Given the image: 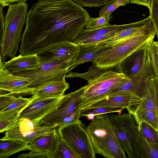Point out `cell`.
<instances>
[{
  "mask_svg": "<svg viewBox=\"0 0 158 158\" xmlns=\"http://www.w3.org/2000/svg\"><path fill=\"white\" fill-rule=\"evenodd\" d=\"M131 0H114L102 7L99 11V16L106 15H111L117 8L121 6H123L130 2Z\"/></svg>",
  "mask_w": 158,
  "mask_h": 158,
  "instance_id": "obj_34",
  "label": "cell"
},
{
  "mask_svg": "<svg viewBox=\"0 0 158 158\" xmlns=\"http://www.w3.org/2000/svg\"><path fill=\"white\" fill-rule=\"evenodd\" d=\"M96 153L107 158H126L108 114L96 116L87 126Z\"/></svg>",
  "mask_w": 158,
  "mask_h": 158,
  "instance_id": "obj_3",
  "label": "cell"
},
{
  "mask_svg": "<svg viewBox=\"0 0 158 158\" xmlns=\"http://www.w3.org/2000/svg\"><path fill=\"white\" fill-rule=\"evenodd\" d=\"M147 139L154 144L158 145V131L148 123L141 122L139 125Z\"/></svg>",
  "mask_w": 158,
  "mask_h": 158,
  "instance_id": "obj_33",
  "label": "cell"
},
{
  "mask_svg": "<svg viewBox=\"0 0 158 158\" xmlns=\"http://www.w3.org/2000/svg\"><path fill=\"white\" fill-rule=\"evenodd\" d=\"M130 78L125 74L110 70H104L97 75L87 79L82 96V110L91 104L106 98L123 82Z\"/></svg>",
  "mask_w": 158,
  "mask_h": 158,
  "instance_id": "obj_5",
  "label": "cell"
},
{
  "mask_svg": "<svg viewBox=\"0 0 158 158\" xmlns=\"http://www.w3.org/2000/svg\"><path fill=\"white\" fill-rule=\"evenodd\" d=\"M69 88V84L65 80L55 81L38 89L33 95L40 98L61 97Z\"/></svg>",
  "mask_w": 158,
  "mask_h": 158,
  "instance_id": "obj_22",
  "label": "cell"
},
{
  "mask_svg": "<svg viewBox=\"0 0 158 158\" xmlns=\"http://www.w3.org/2000/svg\"><path fill=\"white\" fill-rule=\"evenodd\" d=\"M18 158H49V156L45 154H44L37 152L30 151L28 153H24L20 154L18 157Z\"/></svg>",
  "mask_w": 158,
  "mask_h": 158,
  "instance_id": "obj_40",
  "label": "cell"
},
{
  "mask_svg": "<svg viewBox=\"0 0 158 158\" xmlns=\"http://www.w3.org/2000/svg\"><path fill=\"white\" fill-rule=\"evenodd\" d=\"M60 138L68 143L81 158H96V153L87 127L79 119L56 127Z\"/></svg>",
  "mask_w": 158,
  "mask_h": 158,
  "instance_id": "obj_8",
  "label": "cell"
},
{
  "mask_svg": "<svg viewBox=\"0 0 158 158\" xmlns=\"http://www.w3.org/2000/svg\"><path fill=\"white\" fill-rule=\"evenodd\" d=\"M119 31H112L103 35H96L89 38L81 41L77 44H98L111 38Z\"/></svg>",
  "mask_w": 158,
  "mask_h": 158,
  "instance_id": "obj_35",
  "label": "cell"
},
{
  "mask_svg": "<svg viewBox=\"0 0 158 158\" xmlns=\"http://www.w3.org/2000/svg\"><path fill=\"white\" fill-rule=\"evenodd\" d=\"M38 0L40 1L44 0Z\"/></svg>",
  "mask_w": 158,
  "mask_h": 158,
  "instance_id": "obj_44",
  "label": "cell"
},
{
  "mask_svg": "<svg viewBox=\"0 0 158 158\" xmlns=\"http://www.w3.org/2000/svg\"><path fill=\"white\" fill-rule=\"evenodd\" d=\"M111 18V15H106L96 18L90 17L85 27L86 29H94L110 26L111 25L109 23Z\"/></svg>",
  "mask_w": 158,
  "mask_h": 158,
  "instance_id": "obj_32",
  "label": "cell"
},
{
  "mask_svg": "<svg viewBox=\"0 0 158 158\" xmlns=\"http://www.w3.org/2000/svg\"><path fill=\"white\" fill-rule=\"evenodd\" d=\"M142 101V99L134 93L121 91L110 94L85 109L100 107H123L126 109L128 113L132 114Z\"/></svg>",
  "mask_w": 158,
  "mask_h": 158,
  "instance_id": "obj_14",
  "label": "cell"
},
{
  "mask_svg": "<svg viewBox=\"0 0 158 158\" xmlns=\"http://www.w3.org/2000/svg\"><path fill=\"white\" fill-rule=\"evenodd\" d=\"M148 45L143 47L124 59L115 68L117 71L129 78L135 75L147 59Z\"/></svg>",
  "mask_w": 158,
  "mask_h": 158,
  "instance_id": "obj_17",
  "label": "cell"
},
{
  "mask_svg": "<svg viewBox=\"0 0 158 158\" xmlns=\"http://www.w3.org/2000/svg\"><path fill=\"white\" fill-rule=\"evenodd\" d=\"M150 15L153 24L158 42V0H151Z\"/></svg>",
  "mask_w": 158,
  "mask_h": 158,
  "instance_id": "obj_36",
  "label": "cell"
},
{
  "mask_svg": "<svg viewBox=\"0 0 158 158\" xmlns=\"http://www.w3.org/2000/svg\"><path fill=\"white\" fill-rule=\"evenodd\" d=\"M59 135L56 128L51 132L41 136L28 144L29 150L40 152L52 158L58 143Z\"/></svg>",
  "mask_w": 158,
  "mask_h": 158,
  "instance_id": "obj_19",
  "label": "cell"
},
{
  "mask_svg": "<svg viewBox=\"0 0 158 158\" xmlns=\"http://www.w3.org/2000/svg\"><path fill=\"white\" fill-rule=\"evenodd\" d=\"M156 109L158 122V83L157 85L156 92Z\"/></svg>",
  "mask_w": 158,
  "mask_h": 158,
  "instance_id": "obj_43",
  "label": "cell"
},
{
  "mask_svg": "<svg viewBox=\"0 0 158 158\" xmlns=\"http://www.w3.org/2000/svg\"><path fill=\"white\" fill-rule=\"evenodd\" d=\"M28 78L15 75L0 67V96L20 94H32Z\"/></svg>",
  "mask_w": 158,
  "mask_h": 158,
  "instance_id": "obj_11",
  "label": "cell"
},
{
  "mask_svg": "<svg viewBox=\"0 0 158 158\" xmlns=\"http://www.w3.org/2000/svg\"><path fill=\"white\" fill-rule=\"evenodd\" d=\"M81 6L99 7L114 0H72Z\"/></svg>",
  "mask_w": 158,
  "mask_h": 158,
  "instance_id": "obj_37",
  "label": "cell"
},
{
  "mask_svg": "<svg viewBox=\"0 0 158 158\" xmlns=\"http://www.w3.org/2000/svg\"><path fill=\"white\" fill-rule=\"evenodd\" d=\"M147 54L154 74L158 80V42L153 40L147 47Z\"/></svg>",
  "mask_w": 158,
  "mask_h": 158,
  "instance_id": "obj_30",
  "label": "cell"
},
{
  "mask_svg": "<svg viewBox=\"0 0 158 158\" xmlns=\"http://www.w3.org/2000/svg\"><path fill=\"white\" fill-rule=\"evenodd\" d=\"M17 98L15 96L13 95L0 96V112L11 104Z\"/></svg>",
  "mask_w": 158,
  "mask_h": 158,
  "instance_id": "obj_39",
  "label": "cell"
},
{
  "mask_svg": "<svg viewBox=\"0 0 158 158\" xmlns=\"http://www.w3.org/2000/svg\"><path fill=\"white\" fill-rule=\"evenodd\" d=\"M139 129V150L141 158H158V145L148 141Z\"/></svg>",
  "mask_w": 158,
  "mask_h": 158,
  "instance_id": "obj_25",
  "label": "cell"
},
{
  "mask_svg": "<svg viewBox=\"0 0 158 158\" xmlns=\"http://www.w3.org/2000/svg\"><path fill=\"white\" fill-rule=\"evenodd\" d=\"M32 99V96L29 98H25L19 95L11 104L0 113L13 112L20 113L29 104Z\"/></svg>",
  "mask_w": 158,
  "mask_h": 158,
  "instance_id": "obj_31",
  "label": "cell"
},
{
  "mask_svg": "<svg viewBox=\"0 0 158 158\" xmlns=\"http://www.w3.org/2000/svg\"><path fill=\"white\" fill-rule=\"evenodd\" d=\"M77 51L70 62L67 73L77 66L87 61L93 62L97 58L107 52L113 47L104 44H79Z\"/></svg>",
  "mask_w": 158,
  "mask_h": 158,
  "instance_id": "obj_16",
  "label": "cell"
},
{
  "mask_svg": "<svg viewBox=\"0 0 158 158\" xmlns=\"http://www.w3.org/2000/svg\"><path fill=\"white\" fill-rule=\"evenodd\" d=\"M130 24L119 25H110L94 29H84L78 36L74 43L78 44L81 41L96 35H102L109 32L123 29L129 26Z\"/></svg>",
  "mask_w": 158,
  "mask_h": 158,
  "instance_id": "obj_24",
  "label": "cell"
},
{
  "mask_svg": "<svg viewBox=\"0 0 158 158\" xmlns=\"http://www.w3.org/2000/svg\"><path fill=\"white\" fill-rule=\"evenodd\" d=\"M156 35L151 19L131 36L96 58L93 64L100 69L115 68L127 56L148 45L153 40Z\"/></svg>",
  "mask_w": 158,
  "mask_h": 158,
  "instance_id": "obj_2",
  "label": "cell"
},
{
  "mask_svg": "<svg viewBox=\"0 0 158 158\" xmlns=\"http://www.w3.org/2000/svg\"><path fill=\"white\" fill-rule=\"evenodd\" d=\"M135 121L139 125L141 122H145L158 131V122L156 112L147 111L133 115Z\"/></svg>",
  "mask_w": 158,
  "mask_h": 158,
  "instance_id": "obj_27",
  "label": "cell"
},
{
  "mask_svg": "<svg viewBox=\"0 0 158 158\" xmlns=\"http://www.w3.org/2000/svg\"><path fill=\"white\" fill-rule=\"evenodd\" d=\"M150 19V17L149 16L142 20L130 23L128 27L118 31L114 36L99 44H103L108 46L114 47L135 34Z\"/></svg>",
  "mask_w": 158,
  "mask_h": 158,
  "instance_id": "obj_21",
  "label": "cell"
},
{
  "mask_svg": "<svg viewBox=\"0 0 158 158\" xmlns=\"http://www.w3.org/2000/svg\"><path fill=\"white\" fill-rule=\"evenodd\" d=\"M52 158H81V157L59 136L58 145L52 155Z\"/></svg>",
  "mask_w": 158,
  "mask_h": 158,
  "instance_id": "obj_26",
  "label": "cell"
},
{
  "mask_svg": "<svg viewBox=\"0 0 158 158\" xmlns=\"http://www.w3.org/2000/svg\"><path fill=\"white\" fill-rule=\"evenodd\" d=\"M27 10V4L24 2L12 3L8 8L5 16V28L0 33V57L3 62L15 56Z\"/></svg>",
  "mask_w": 158,
  "mask_h": 158,
  "instance_id": "obj_4",
  "label": "cell"
},
{
  "mask_svg": "<svg viewBox=\"0 0 158 158\" xmlns=\"http://www.w3.org/2000/svg\"><path fill=\"white\" fill-rule=\"evenodd\" d=\"M27 0H0V6L2 8L6 6H9L13 3L20 2H26Z\"/></svg>",
  "mask_w": 158,
  "mask_h": 158,
  "instance_id": "obj_42",
  "label": "cell"
},
{
  "mask_svg": "<svg viewBox=\"0 0 158 158\" xmlns=\"http://www.w3.org/2000/svg\"><path fill=\"white\" fill-rule=\"evenodd\" d=\"M85 87V85L74 91L64 94L57 107L43 117L38 123L37 126L58 124L65 117L79 109L82 110V96Z\"/></svg>",
  "mask_w": 158,
  "mask_h": 158,
  "instance_id": "obj_9",
  "label": "cell"
},
{
  "mask_svg": "<svg viewBox=\"0 0 158 158\" xmlns=\"http://www.w3.org/2000/svg\"><path fill=\"white\" fill-rule=\"evenodd\" d=\"M89 17L86 10L72 0L36 2L28 12L20 54H38L60 43H75Z\"/></svg>",
  "mask_w": 158,
  "mask_h": 158,
  "instance_id": "obj_1",
  "label": "cell"
},
{
  "mask_svg": "<svg viewBox=\"0 0 158 158\" xmlns=\"http://www.w3.org/2000/svg\"><path fill=\"white\" fill-rule=\"evenodd\" d=\"M49 127L45 125L36 127L32 121L26 118H19L6 132L0 140H18L29 144L39 137L48 133Z\"/></svg>",
  "mask_w": 158,
  "mask_h": 158,
  "instance_id": "obj_10",
  "label": "cell"
},
{
  "mask_svg": "<svg viewBox=\"0 0 158 158\" xmlns=\"http://www.w3.org/2000/svg\"><path fill=\"white\" fill-rule=\"evenodd\" d=\"M28 144L18 140H0V158H7L23 150H29Z\"/></svg>",
  "mask_w": 158,
  "mask_h": 158,
  "instance_id": "obj_23",
  "label": "cell"
},
{
  "mask_svg": "<svg viewBox=\"0 0 158 158\" xmlns=\"http://www.w3.org/2000/svg\"><path fill=\"white\" fill-rule=\"evenodd\" d=\"M158 83L155 75L148 80L142 101L135 108L132 115L147 111L156 112V92Z\"/></svg>",
  "mask_w": 158,
  "mask_h": 158,
  "instance_id": "obj_20",
  "label": "cell"
},
{
  "mask_svg": "<svg viewBox=\"0 0 158 158\" xmlns=\"http://www.w3.org/2000/svg\"><path fill=\"white\" fill-rule=\"evenodd\" d=\"M78 45L68 42L54 45L37 54L40 62L65 61L70 62L76 54Z\"/></svg>",
  "mask_w": 158,
  "mask_h": 158,
  "instance_id": "obj_15",
  "label": "cell"
},
{
  "mask_svg": "<svg viewBox=\"0 0 158 158\" xmlns=\"http://www.w3.org/2000/svg\"><path fill=\"white\" fill-rule=\"evenodd\" d=\"M154 75L148 55L145 63L137 73L130 77V80L122 83L110 94L121 91H130L134 93L142 99L144 95L147 81Z\"/></svg>",
  "mask_w": 158,
  "mask_h": 158,
  "instance_id": "obj_12",
  "label": "cell"
},
{
  "mask_svg": "<svg viewBox=\"0 0 158 158\" xmlns=\"http://www.w3.org/2000/svg\"><path fill=\"white\" fill-rule=\"evenodd\" d=\"M70 62L65 61L40 62L36 68L12 72L28 78L31 82L28 88L35 92L51 82L65 80Z\"/></svg>",
  "mask_w": 158,
  "mask_h": 158,
  "instance_id": "obj_6",
  "label": "cell"
},
{
  "mask_svg": "<svg viewBox=\"0 0 158 158\" xmlns=\"http://www.w3.org/2000/svg\"><path fill=\"white\" fill-rule=\"evenodd\" d=\"M130 2L132 4L144 6L149 9L151 5V0H131Z\"/></svg>",
  "mask_w": 158,
  "mask_h": 158,
  "instance_id": "obj_41",
  "label": "cell"
},
{
  "mask_svg": "<svg viewBox=\"0 0 158 158\" xmlns=\"http://www.w3.org/2000/svg\"><path fill=\"white\" fill-rule=\"evenodd\" d=\"M117 139L129 158H140L139 129L133 115L130 113L109 114Z\"/></svg>",
  "mask_w": 158,
  "mask_h": 158,
  "instance_id": "obj_7",
  "label": "cell"
},
{
  "mask_svg": "<svg viewBox=\"0 0 158 158\" xmlns=\"http://www.w3.org/2000/svg\"><path fill=\"white\" fill-rule=\"evenodd\" d=\"M125 108L123 107H100L81 110V116H86L88 118L93 119L96 116L110 113L118 112Z\"/></svg>",
  "mask_w": 158,
  "mask_h": 158,
  "instance_id": "obj_28",
  "label": "cell"
},
{
  "mask_svg": "<svg viewBox=\"0 0 158 158\" xmlns=\"http://www.w3.org/2000/svg\"><path fill=\"white\" fill-rule=\"evenodd\" d=\"M81 109H79L75 112L64 117L59 123L58 126L65 125L79 120L81 116Z\"/></svg>",
  "mask_w": 158,
  "mask_h": 158,
  "instance_id": "obj_38",
  "label": "cell"
},
{
  "mask_svg": "<svg viewBox=\"0 0 158 158\" xmlns=\"http://www.w3.org/2000/svg\"><path fill=\"white\" fill-rule=\"evenodd\" d=\"M32 97L31 101L20 113L18 119L27 118L37 127V124L43 117L57 107L62 96L47 98Z\"/></svg>",
  "mask_w": 158,
  "mask_h": 158,
  "instance_id": "obj_13",
  "label": "cell"
},
{
  "mask_svg": "<svg viewBox=\"0 0 158 158\" xmlns=\"http://www.w3.org/2000/svg\"><path fill=\"white\" fill-rule=\"evenodd\" d=\"M37 54L14 56L9 60L3 62L0 59V67L11 72L34 69L40 63Z\"/></svg>",
  "mask_w": 158,
  "mask_h": 158,
  "instance_id": "obj_18",
  "label": "cell"
},
{
  "mask_svg": "<svg viewBox=\"0 0 158 158\" xmlns=\"http://www.w3.org/2000/svg\"><path fill=\"white\" fill-rule=\"evenodd\" d=\"M19 112L0 113V132L11 127L18 119Z\"/></svg>",
  "mask_w": 158,
  "mask_h": 158,
  "instance_id": "obj_29",
  "label": "cell"
}]
</instances>
